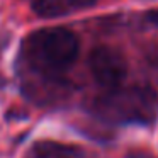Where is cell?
I'll use <instances>...</instances> for the list:
<instances>
[{"instance_id":"1","label":"cell","mask_w":158,"mask_h":158,"mask_svg":"<svg viewBox=\"0 0 158 158\" xmlns=\"http://www.w3.org/2000/svg\"><path fill=\"white\" fill-rule=\"evenodd\" d=\"M158 109L155 92L141 87L112 90L97 100L100 117L114 123H150Z\"/></svg>"},{"instance_id":"2","label":"cell","mask_w":158,"mask_h":158,"mask_svg":"<svg viewBox=\"0 0 158 158\" xmlns=\"http://www.w3.org/2000/svg\"><path fill=\"white\" fill-rule=\"evenodd\" d=\"M78 55V39L65 27H49L29 39V56L38 68L65 70Z\"/></svg>"},{"instance_id":"3","label":"cell","mask_w":158,"mask_h":158,"mask_svg":"<svg viewBox=\"0 0 158 158\" xmlns=\"http://www.w3.org/2000/svg\"><path fill=\"white\" fill-rule=\"evenodd\" d=\"M94 78L106 89H116L127 73V63L119 51L107 46L95 48L89 58Z\"/></svg>"},{"instance_id":"4","label":"cell","mask_w":158,"mask_h":158,"mask_svg":"<svg viewBox=\"0 0 158 158\" xmlns=\"http://www.w3.org/2000/svg\"><path fill=\"white\" fill-rule=\"evenodd\" d=\"M32 10L39 17H60L72 10L68 0H34Z\"/></svg>"},{"instance_id":"5","label":"cell","mask_w":158,"mask_h":158,"mask_svg":"<svg viewBox=\"0 0 158 158\" xmlns=\"http://www.w3.org/2000/svg\"><path fill=\"white\" fill-rule=\"evenodd\" d=\"M97 0H68V4L72 9H85V7H92Z\"/></svg>"},{"instance_id":"6","label":"cell","mask_w":158,"mask_h":158,"mask_svg":"<svg viewBox=\"0 0 158 158\" xmlns=\"http://www.w3.org/2000/svg\"><path fill=\"white\" fill-rule=\"evenodd\" d=\"M126 158H156V156L144 150H131L126 153Z\"/></svg>"},{"instance_id":"7","label":"cell","mask_w":158,"mask_h":158,"mask_svg":"<svg viewBox=\"0 0 158 158\" xmlns=\"http://www.w3.org/2000/svg\"><path fill=\"white\" fill-rule=\"evenodd\" d=\"M146 19H148L150 22H153L155 26H158V9L148 12V14H146Z\"/></svg>"}]
</instances>
